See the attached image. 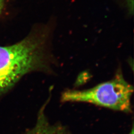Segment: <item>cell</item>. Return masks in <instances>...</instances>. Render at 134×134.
I'll return each instance as SVG.
<instances>
[{
  "label": "cell",
  "instance_id": "1",
  "mask_svg": "<svg viewBox=\"0 0 134 134\" xmlns=\"http://www.w3.org/2000/svg\"><path fill=\"white\" fill-rule=\"evenodd\" d=\"M51 35V29L44 25L19 42L0 46V92L30 72L54 73L56 60Z\"/></svg>",
  "mask_w": 134,
  "mask_h": 134
},
{
  "label": "cell",
  "instance_id": "4",
  "mask_svg": "<svg viewBox=\"0 0 134 134\" xmlns=\"http://www.w3.org/2000/svg\"><path fill=\"white\" fill-rule=\"evenodd\" d=\"M4 3V0H0V14L1 13V12L3 8Z\"/></svg>",
  "mask_w": 134,
  "mask_h": 134
},
{
  "label": "cell",
  "instance_id": "2",
  "mask_svg": "<svg viewBox=\"0 0 134 134\" xmlns=\"http://www.w3.org/2000/svg\"><path fill=\"white\" fill-rule=\"evenodd\" d=\"M133 86L118 71L111 80L90 88L82 90H67L61 96L63 102L90 103L111 110L131 113Z\"/></svg>",
  "mask_w": 134,
  "mask_h": 134
},
{
  "label": "cell",
  "instance_id": "5",
  "mask_svg": "<svg viewBox=\"0 0 134 134\" xmlns=\"http://www.w3.org/2000/svg\"><path fill=\"white\" fill-rule=\"evenodd\" d=\"M134 126H132V128L131 130V131L128 134H134Z\"/></svg>",
  "mask_w": 134,
  "mask_h": 134
},
{
  "label": "cell",
  "instance_id": "3",
  "mask_svg": "<svg viewBox=\"0 0 134 134\" xmlns=\"http://www.w3.org/2000/svg\"><path fill=\"white\" fill-rule=\"evenodd\" d=\"M49 99L39 110L35 126L24 134H72L62 125L59 123L52 124L50 123L45 113Z\"/></svg>",
  "mask_w": 134,
  "mask_h": 134
}]
</instances>
